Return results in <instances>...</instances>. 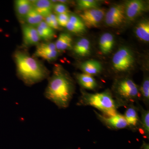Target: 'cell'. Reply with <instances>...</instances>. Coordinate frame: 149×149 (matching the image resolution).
I'll return each mask as SVG.
<instances>
[{"label":"cell","mask_w":149,"mask_h":149,"mask_svg":"<svg viewBox=\"0 0 149 149\" xmlns=\"http://www.w3.org/2000/svg\"><path fill=\"white\" fill-rule=\"evenodd\" d=\"M74 92V82L68 73L60 66L55 68L45 91L46 97L59 108H66Z\"/></svg>","instance_id":"obj_1"},{"label":"cell","mask_w":149,"mask_h":149,"mask_svg":"<svg viewBox=\"0 0 149 149\" xmlns=\"http://www.w3.org/2000/svg\"><path fill=\"white\" fill-rule=\"evenodd\" d=\"M14 58L18 76L25 84L33 85L48 77L47 70L26 53L17 51L15 54Z\"/></svg>","instance_id":"obj_2"},{"label":"cell","mask_w":149,"mask_h":149,"mask_svg":"<svg viewBox=\"0 0 149 149\" xmlns=\"http://www.w3.org/2000/svg\"><path fill=\"white\" fill-rule=\"evenodd\" d=\"M77 104L95 107L106 116L115 114L118 113V109L120 107L108 90L94 94L83 92Z\"/></svg>","instance_id":"obj_3"},{"label":"cell","mask_w":149,"mask_h":149,"mask_svg":"<svg viewBox=\"0 0 149 149\" xmlns=\"http://www.w3.org/2000/svg\"><path fill=\"white\" fill-rule=\"evenodd\" d=\"M113 90L115 100L120 107L134 104L141 97L139 86L130 78H123L117 81Z\"/></svg>","instance_id":"obj_4"},{"label":"cell","mask_w":149,"mask_h":149,"mask_svg":"<svg viewBox=\"0 0 149 149\" xmlns=\"http://www.w3.org/2000/svg\"><path fill=\"white\" fill-rule=\"evenodd\" d=\"M134 61V56L131 51L123 47L118 49L113 56V67L117 72H126L133 67Z\"/></svg>","instance_id":"obj_5"},{"label":"cell","mask_w":149,"mask_h":149,"mask_svg":"<svg viewBox=\"0 0 149 149\" xmlns=\"http://www.w3.org/2000/svg\"><path fill=\"white\" fill-rule=\"evenodd\" d=\"M126 19L125 5L121 4L113 6L105 15L106 23L110 27L120 26L125 22Z\"/></svg>","instance_id":"obj_6"},{"label":"cell","mask_w":149,"mask_h":149,"mask_svg":"<svg viewBox=\"0 0 149 149\" xmlns=\"http://www.w3.org/2000/svg\"><path fill=\"white\" fill-rule=\"evenodd\" d=\"M105 13V10L97 8L83 11L79 17L83 20L86 27L91 28L97 27L100 24Z\"/></svg>","instance_id":"obj_7"},{"label":"cell","mask_w":149,"mask_h":149,"mask_svg":"<svg viewBox=\"0 0 149 149\" xmlns=\"http://www.w3.org/2000/svg\"><path fill=\"white\" fill-rule=\"evenodd\" d=\"M97 118L108 127L113 130H119L128 128V125L124 116L118 113L111 116H106L95 111Z\"/></svg>","instance_id":"obj_8"},{"label":"cell","mask_w":149,"mask_h":149,"mask_svg":"<svg viewBox=\"0 0 149 149\" xmlns=\"http://www.w3.org/2000/svg\"><path fill=\"white\" fill-rule=\"evenodd\" d=\"M34 55L48 61H52L57 58L58 51L56 48L55 43L46 42L37 45Z\"/></svg>","instance_id":"obj_9"},{"label":"cell","mask_w":149,"mask_h":149,"mask_svg":"<svg viewBox=\"0 0 149 149\" xmlns=\"http://www.w3.org/2000/svg\"><path fill=\"white\" fill-rule=\"evenodd\" d=\"M126 17L129 20H134L146 10V5L141 0H131L125 5Z\"/></svg>","instance_id":"obj_10"},{"label":"cell","mask_w":149,"mask_h":149,"mask_svg":"<svg viewBox=\"0 0 149 149\" xmlns=\"http://www.w3.org/2000/svg\"><path fill=\"white\" fill-rule=\"evenodd\" d=\"M124 116L128 125V128L134 130L141 129V120L139 114V107L134 104L127 106Z\"/></svg>","instance_id":"obj_11"},{"label":"cell","mask_w":149,"mask_h":149,"mask_svg":"<svg viewBox=\"0 0 149 149\" xmlns=\"http://www.w3.org/2000/svg\"><path fill=\"white\" fill-rule=\"evenodd\" d=\"M22 31L25 45L31 46L39 44L40 39L36 27L24 24L22 26Z\"/></svg>","instance_id":"obj_12"},{"label":"cell","mask_w":149,"mask_h":149,"mask_svg":"<svg viewBox=\"0 0 149 149\" xmlns=\"http://www.w3.org/2000/svg\"><path fill=\"white\" fill-rule=\"evenodd\" d=\"M66 27L70 32L75 34L83 33L86 29L83 20L79 17L74 15H70L69 21Z\"/></svg>","instance_id":"obj_13"},{"label":"cell","mask_w":149,"mask_h":149,"mask_svg":"<svg viewBox=\"0 0 149 149\" xmlns=\"http://www.w3.org/2000/svg\"><path fill=\"white\" fill-rule=\"evenodd\" d=\"M32 2L33 8L44 18L52 13L54 4L52 1L37 0Z\"/></svg>","instance_id":"obj_14"},{"label":"cell","mask_w":149,"mask_h":149,"mask_svg":"<svg viewBox=\"0 0 149 149\" xmlns=\"http://www.w3.org/2000/svg\"><path fill=\"white\" fill-rule=\"evenodd\" d=\"M114 37L109 33H104L99 41V47L103 54H107L111 52L114 46Z\"/></svg>","instance_id":"obj_15"},{"label":"cell","mask_w":149,"mask_h":149,"mask_svg":"<svg viewBox=\"0 0 149 149\" xmlns=\"http://www.w3.org/2000/svg\"><path fill=\"white\" fill-rule=\"evenodd\" d=\"M91 44L89 40L85 38H82L75 43L73 50L77 55L86 56L91 54Z\"/></svg>","instance_id":"obj_16"},{"label":"cell","mask_w":149,"mask_h":149,"mask_svg":"<svg viewBox=\"0 0 149 149\" xmlns=\"http://www.w3.org/2000/svg\"><path fill=\"white\" fill-rule=\"evenodd\" d=\"M81 68L84 73L92 76L100 73L102 67L100 62L95 60H90L83 62L81 64Z\"/></svg>","instance_id":"obj_17"},{"label":"cell","mask_w":149,"mask_h":149,"mask_svg":"<svg viewBox=\"0 0 149 149\" xmlns=\"http://www.w3.org/2000/svg\"><path fill=\"white\" fill-rule=\"evenodd\" d=\"M76 78L81 87L87 90H94L97 87V81L90 74L80 73L76 75Z\"/></svg>","instance_id":"obj_18"},{"label":"cell","mask_w":149,"mask_h":149,"mask_svg":"<svg viewBox=\"0 0 149 149\" xmlns=\"http://www.w3.org/2000/svg\"><path fill=\"white\" fill-rule=\"evenodd\" d=\"M36 28L40 40L49 42L55 36L54 29L50 27L44 20L38 24Z\"/></svg>","instance_id":"obj_19"},{"label":"cell","mask_w":149,"mask_h":149,"mask_svg":"<svg viewBox=\"0 0 149 149\" xmlns=\"http://www.w3.org/2000/svg\"><path fill=\"white\" fill-rule=\"evenodd\" d=\"M136 37L144 42L149 41V22L148 20L140 22L135 28Z\"/></svg>","instance_id":"obj_20"},{"label":"cell","mask_w":149,"mask_h":149,"mask_svg":"<svg viewBox=\"0 0 149 149\" xmlns=\"http://www.w3.org/2000/svg\"><path fill=\"white\" fill-rule=\"evenodd\" d=\"M72 37L68 33H62L59 35L55 43L56 48L58 51L70 49L72 47Z\"/></svg>","instance_id":"obj_21"},{"label":"cell","mask_w":149,"mask_h":149,"mask_svg":"<svg viewBox=\"0 0 149 149\" xmlns=\"http://www.w3.org/2000/svg\"><path fill=\"white\" fill-rule=\"evenodd\" d=\"M33 8L32 1L28 0H17L15 1V10L17 15L20 18L25 17Z\"/></svg>","instance_id":"obj_22"},{"label":"cell","mask_w":149,"mask_h":149,"mask_svg":"<svg viewBox=\"0 0 149 149\" xmlns=\"http://www.w3.org/2000/svg\"><path fill=\"white\" fill-rule=\"evenodd\" d=\"M139 111L141 112V133L149 138V111L139 106Z\"/></svg>","instance_id":"obj_23"},{"label":"cell","mask_w":149,"mask_h":149,"mask_svg":"<svg viewBox=\"0 0 149 149\" xmlns=\"http://www.w3.org/2000/svg\"><path fill=\"white\" fill-rule=\"evenodd\" d=\"M24 19L26 24L35 27H37L44 21V17L33 8L25 17Z\"/></svg>","instance_id":"obj_24"},{"label":"cell","mask_w":149,"mask_h":149,"mask_svg":"<svg viewBox=\"0 0 149 149\" xmlns=\"http://www.w3.org/2000/svg\"><path fill=\"white\" fill-rule=\"evenodd\" d=\"M140 90V95L143 102L147 105L149 102V80L148 77L144 79Z\"/></svg>","instance_id":"obj_25"},{"label":"cell","mask_w":149,"mask_h":149,"mask_svg":"<svg viewBox=\"0 0 149 149\" xmlns=\"http://www.w3.org/2000/svg\"><path fill=\"white\" fill-rule=\"evenodd\" d=\"M77 3L78 8L85 10L97 8L100 2L95 0H79L77 1Z\"/></svg>","instance_id":"obj_26"},{"label":"cell","mask_w":149,"mask_h":149,"mask_svg":"<svg viewBox=\"0 0 149 149\" xmlns=\"http://www.w3.org/2000/svg\"><path fill=\"white\" fill-rule=\"evenodd\" d=\"M44 21L53 29H59L60 26L58 23L56 16L54 14L51 13L49 15L45 17L44 18Z\"/></svg>","instance_id":"obj_27"},{"label":"cell","mask_w":149,"mask_h":149,"mask_svg":"<svg viewBox=\"0 0 149 149\" xmlns=\"http://www.w3.org/2000/svg\"><path fill=\"white\" fill-rule=\"evenodd\" d=\"M53 2H58L56 1H51ZM53 10H54L56 15L61 14L68 13L69 12V9L67 6L63 3L58 2L54 4L53 8Z\"/></svg>","instance_id":"obj_28"},{"label":"cell","mask_w":149,"mask_h":149,"mask_svg":"<svg viewBox=\"0 0 149 149\" xmlns=\"http://www.w3.org/2000/svg\"><path fill=\"white\" fill-rule=\"evenodd\" d=\"M57 20L59 26L66 27L69 21L70 15L68 13L61 14L56 15Z\"/></svg>","instance_id":"obj_29"},{"label":"cell","mask_w":149,"mask_h":149,"mask_svg":"<svg viewBox=\"0 0 149 149\" xmlns=\"http://www.w3.org/2000/svg\"><path fill=\"white\" fill-rule=\"evenodd\" d=\"M143 148L144 149H149V146L148 144L146 143H144L143 145Z\"/></svg>","instance_id":"obj_30"}]
</instances>
